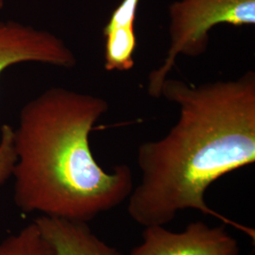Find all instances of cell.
Segmentation results:
<instances>
[{
    "label": "cell",
    "instance_id": "cell-1",
    "mask_svg": "<svg viewBox=\"0 0 255 255\" xmlns=\"http://www.w3.org/2000/svg\"><path fill=\"white\" fill-rule=\"evenodd\" d=\"M161 97L179 106V119L166 135L138 148L142 177L128 198L129 218L144 227L164 226L196 210L255 239L254 230L205 201L212 183L255 162V72L201 85L167 77Z\"/></svg>",
    "mask_w": 255,
    "mask_h": 255
},
{
    "label": "cell",
    "instance_id": "cell-2",
    "mask_svg": "<svg viewBox=\"0 0 255 255\" xmlns=\"http://www.w3.org/2000/svg\"><path fill=\"white\" fill-rule=\"evenodd\" d=\"M108 111L101 97L60 86L22 107L12 177L13 201L23 213L88 223L128 200L130 167L105 170L90 146V133Z\"/></svg>",
    "mask_w": 255,
    "mask_h": 255
},
{
    "label": "cell",
    "instance_id": "cell-3",
    "mask_svg": "<svg viewBox=\"0 0 255 255\" xmlns=\"http://www.w3.org/2000/svg\"><path fill=\"white\" fill-rule=\"evenodd\" d=\"M168 13L170 44L164 62L149 73L147 82L149 96L156 99L180 55L196 58L207 51L213 27L254 26L255 0H177Z\"/></svg>",
    "mask_w": 255,
    "mask_h": 255
},
{
    "label": "cell",
    "instance_id": "cell-4",
    "mask_svg": "<svg viewBox=\"0 0 255 255\" xmlns=\"http://www.w3.org/2000/svg\"><path fill=\"white\" fill-rule=\"evenodd\" d=\"M142 242L129 255H239L238 241L226 225L211 227L203 221L189 223L182 232L147 226Z\"/></svg>",
    "mask_w": 255,
    "mask_h": 255
},
{
    "label": "cell",
    "instance_id": "cell-5",
    "mask_svg": "<svg viewBox=\"0 0 255 255\" xmlns=\"http://www.w3.org/2000/svg\"><path fill=\"white\" fill-rule=\"evenodd\" d=\"M27 63L70 69L78 61L54 33L15 21H0V76L11 66Z\"/></svg>",
    "mask_w": 255,
    "mask_h": 255
},
{
    "label": "cell",
    "instance_id": "cell-6",
    "mask_svg": "<svg viewBox=\"0 0 255 255\" xmlns=\"http://www.w3.org/2000/svg\"><path fill=\"white\" fill-rule=\"evenodd\" d=\"M54 255H123L101 240L87 222L40 216L33 220Z\"/></svg>",
    "mask_w": 255,
    "mask_h": 255
},
{
    "label": "cell",
    "instance_id": "cell-7",
    "mask_svg": "<svg viewBox=\"0 0 255 255\" xmlns=\"http://www.w3.org/2000/svg\"><path fill=\"white\" fill-rule=\"evenodd\" d=\"M105 37L104 67L107 71L125 72L134 66L137 38L134 26L103 29Z\"/></svg>",
    "mask_w": 255,
    "mask_h": 255
},
{
    "label": "cell",
    "instance_id": "cell-8",
    "mask_svg": "<svg viewBox=\"0 0 255 255\" xmlns=\"http://www.w3.org/2000/svg\"><path fill=\"white\" fill-rule=\"evenodd\" d=\"M0 255H54V253L33 221L0 241Z\"/></svg>",
    "mask_w": 255,
    "mask_h": 255
},
{
    "label": "cell",
    "instance_id": "cell-9",
    "mask_svg": "<svg viewBox=\"0 0 255 255\" xmlns=\"http://www.w3.org/2000/svg\"><path fill=\"white\" fill-rule=\"evenodd\" d=\"M15 162L14 128L3 124L0 128V186L12 177Z\"/></svg>",
    "mask_w": 255,
    "mask_h": 255
},
{
    "label": "cell",
    "instance_id": "cell-10",
    "mask_svg": "<svg viewBox=\"0 0 255 255\" xmlns=\"http://www.w3.org/2000/svg\"><path fill=\"white\" fill-rule=\"evenodd\" d=\"M139 3L140 0H122L113 11L108 23L103 29L134 26Z\"/></svg>",
    "mask_w": 255,
    "mask_h": 255
},
{
    "label": "cell",
    "instance_id": "cell-11",
    "mask_svg": "<svg viewBox=\"0 0 255 255\" xmlns=\"http://www.w3.org/2000/svg\"><path fill=\"white\" fill-rule=\"evenodd\" d=\"M3 7V0H0V9H2Z\"/></svg>",
    "mask_w": 255,
    "mask_h": 255
}]
</instances>
